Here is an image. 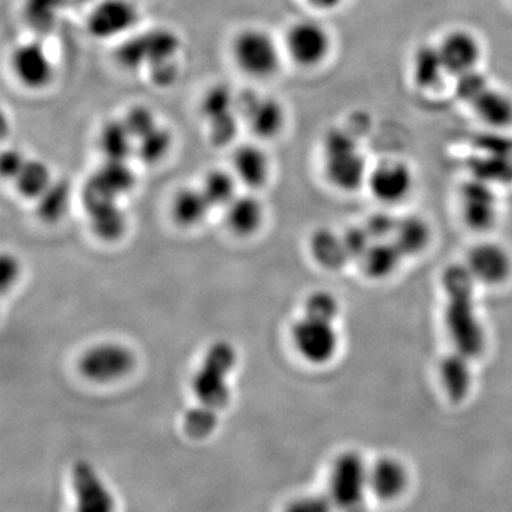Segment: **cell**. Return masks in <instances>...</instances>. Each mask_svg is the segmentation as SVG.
<instances>
[{
	"instance_id": "cell-16",
	"label": "cell",
	"mask_w": 512,
	"mask_h": 512,
	"mask_svg": "<svg viewBox=\"0 0 512 512\" xmlns=\"http://www.w3.org/2000/svg\"><path fill=\"white\" fill-rule=\"evenodd\" d=\"M467 268L477 282L485 285H500L510 278L511 256L497 244L477 245L468 256Z\"/></svg>"
},
{
	"instance_id": "cell-11",
	"label": "cell",
	"mask_w": 512,
	"mask_h": 512,
	"mask_svg": "<svg viewBox=\"0 0 512 512\" xmlns=\"http://www.w3.org/2000/svg\"><path fill=\"white\" fill-rule=\"evenodd\" d=\"M292 340L299 355L313 365L329 362L339 346L338 333L333 323L309 316L293 325Z\"/></svg>"
},
{
	"instance_id": "cell-35",
	"label": "cell",
	"mask_w": 512,
	"mask_h": 512,
	"mask_svg": "<svg viewBox=\"0 0 512 512\" xmlns=\"http://www.w3.org/2000/svg\"><path fill=\"white\" fill-rule=\"evenodd\" d=\"M70 204V185L66 181H53L45 194L37 200V214L43 221L53 224L66 214Z\"/></svg>"
},
{
	"instance_id": "cell-32",
	"label": "cell",
	"mask_w": 512,
	"mask_h": 512,
	"mask_svg": "<svg viewBox=\"0 0 512 512\" xmlns=\"http://www.w3.org/2000/svg\"><path fill=\"white\" fill-rule=\"evenodd\" d=\"M144 55H146V69L150 64L160 60L178 57L181 50L180 37L168 29H154L141 33Z\"/></svg>"
},
{
	"instance_id": "cell-38",
	"label": "cell",
	"mask_w": 512,
	"mask_h": 512,
	"mask_svg": "<svg viewBox=\"0 0 512 512\" xmlns=\"http://www.w3.org/2000/svg\"><path fill=\"white\" fill-rule=\"evenodd\" d=\"M217 409L201 404L188 410L184 416V430L191 439L202 440L217 427Z\"/></svg>"
},
{
	"instance_id": "cell-47",
	"label": "cell",
	"mask_w": 512,
	"mask_h": 512,
	"mask_svg": "<svg viewBox=\"0 0 512 512\" xmlns=\"http://www.w3.org/2000/svg\"><path fill=\"white\" fill-rule=\"evenodd\" d=\"M329 504L325 498H306V500L299 501L292 505L291 510L296 511H323L328 510Z\"/></svg>"
},
{
	"instance_id": "cell-21",
	"label": "cell",
	"mask_w": 512,
	"mask_h": 512,
	"mask_svg": "<svg viewBox=\"0 0 512 512\" xmlns=\"http://www.w3.org/2000/svg\"><path fill=\"white\" fill-rule=\"evenodd\" d=\"M448 77L439 46L421 45L414 52L412 60V79L421 90H437Z\"/></svg>"
},
{
	"instance_id": "cell-37",
	"label": "cell",
	"mask_w": 512,
	"mask_h": 512,
	"mask_svg": "<svg viewBox=\"0 0 512 512\" xmlns=\"http://www.w3.org/2000/svg\"><path fill=\"white\" fill-rule=\"evenodd\" d=\"M235 96L237 93L232 92L227 84H214L202 96L200 104L202 117L208 121L235 111Z\"/></svg>"
},
{
	"instance_id": "cell-10",
	"label": "cell",
	"mask_w": 512,
	"mask_h": 512,
	"mask_svg": "<svg viewBox=\"0 0 512 512\" xmlns=\"http://www.w3.org/2000/svg\"><path fill=\"white\" fill-rule=\"evenodd\" d=\"M474 178L494 185L512 183V141L507 137H490L478 141L470 160Z\"/></svg>"
},
{
	"instance_id": "cell-8",
	"label": "cell",
	"mask_w": 512,
	"mask_h": 512,
	"mask_svg": "<svg viewBox=\"0 0 512 512\" xmlns=\"http://www.w3.org/2000/svg\"><path fill=\"white\" fill-rule=\"evenodd\" d=\"M10 70L25 89L42 92L53 83L55 63L42 42L30 40L13 49Z\"/></svg>"
},
{
	"instance_id": "cell-43",
	"label": "cell",
	"mask_w": 512,
	"mask_h": 512,
	"mask_svg": "<svg viewBox=\"0 0 512 512\" xmlns=\"http://www.w3.org/2000/svg\"><path fill=\"white\" fill-rule=\"evenodd\" d=\"M343 241H345L350 259H357V261L363 258L367 249L373 244V239L370 238L369 232L366 231L365 227L349 229L343 235Z\"/></svg>"
},
{
	"instance_id": "cell-27",
	"label": "cell",
	"mask_w": 512,
	"mask_h": 512,
	"mask_svg": "<svg viewBox=\"0 0 512 512\" xmlns=\"http://www.w3.org/2000/svg\"><path fill=\"white\" fill-rule=\"evenodd\" d=\"M431 238V231L427 222L416 215L397 220L396 231L392 241L404 256L417 255L426 249Z\"/></svg>"
},
{
	"instance_id": "cell-19",
	"label": "cell",
	"mask_w": 512,
	"mask_h": 512,
	"mask_svg": "<svg viewBox=\"0 0 512 512\" xmlns=\"http://www.w3.org/2000/svg\"><path fill=\"white\" fill-rule=\"evenodd\" d=\"M468 107L494 130H507L512 126V96L493 83L488 84Z\"/></svg>"
},
{
	"instance_id": "cell-36",
	"label": "cell",
	"mask_w": 512,
	"mask_h": 512,
	"mask_svg": "<svg viewBox=\"0 0 512 512\" xmlns=\"http://www.w3.org/2000/svg\"><path fill=\"white\" fill-rule=\"evenodd\" d=\"M94 175L117 198L133 190L134 185H136V175H134L127 161L104 160V164Z\"/></svg>"
},
{
	"instance_id": "cell-31",
	"label": "cell",
	"mask_w": 512,
	"mask_h": 512,
	"mask_svg": "<svg viewBox=\"0 0 512 512\" xmlns=\"http://www.w3.org/2000/svg\"><path fill=\"white\" fill-rule=\"evenodd\" d=\"M238 183L232 171L215 168L204 175L201 190L212 207H227L237 197Z\"/></svg>"
},
{
	"instance_id": "cell-33",
	"label": "cell",
	"mask_w": 512,
	"mask_h": 512,
	"mask_svg": "<svg viewBox=\"0 0 512 512\" xmlns=\"http://www.w3.org/2000/svg\"><path fill=\"white\" fill-rule=\"evenodd\" d=\"M94 234L104 241H116L126 231V215L117 202L89 212Z\"/></svg>"
},
{
	"instance_id": "cell-20",
	"label": "cell",
	"mask_w": 512,
	"mask_h": 512,
	"mask_svg": "<svg viewBox=\"0 0 512 512\" xmlns=\"http://www.w3.org/2000/svg\"><path fill=\"white\" fill-rule=\"evenodd\" d=\"M409 484L407 470L394 458H382L369 468V490L382 500H394Z\"/></svg>"
},
{
	"instance_id": "cell-4",
	"label": "cell",
	"mask_w": 512,
	"mask_h": 512,
	"mask_svg": "<svg viewBox=\"0 0 512 512\" xmlns=\"http://www.w3.org/2000/svg\"><path fill=\"white\" fill-rule=\"evenodd\" d=\"M237 362V353L227 342H217L208 349L204 363L192 380L198 402L220 410L229 402L227 377Z\"/></svg>"
},
{
	"instance_id": "cell-9",
	"label": "cell",
	"mask_w": 512,
	"mask_h": 512,
	"mask_svg": "<svg viewBox=\"0 0 512 512\" xmlns=\"http://www.w3.org/2000/svg\"><path fill=\"white\" fill-rule=\"evenodd\" d=\"M140 20L133 0H100L90 10L86 28L99 40H113L130 35Z\"/></svg>"
},
{
	"instance_id": "cell-12",
	"label": "cell",
	"mask_w": 512,
	"mask_h": 512,
	"mask_svg": "<svg viewBox=\"0 0 512 512\" xmlns=\"http://www.w3.org/2000/svg\"><path fill=\"white\" fill-rule=\"evenodd\" d=\"M134 367L131 350L117 343H101L87 350L80 360V370L94 383H111L128 375Z\"/></svg>"
},
{
	"instance_id": "cell-3",
	"label": "cell",
	"mask_w": 512,
	"mask_h": 512,
	"mask_svg": "<svg viewBox=\"0 0 512 512\" xmlns=\"http://www.w3.org/2000/svg\"><path fill=\"white\" fill-rule=\"evenodd\" d=\"M231 53L238 70L252 79H271L281 69V46L271 33L261 28L238 32L232 40Z\"/></svg>"
},
{
	"instance_id": "cell-17",
	"label": "cell",
	"mask_w": 512,
	"mask_h": 512,
	"mask_svg": "<svg viewBox=\"0 0 512 512\" xmlns=\"http://www.w3.org/2000/svg\"><path fill=\"white\" fill-rule=\"evenodd\" d=\"M73 488L77 507L84 512H107L113 510V497L100 480L93 466L79 461L73 467Z\"/></svg>"
},
{
	"instance_id": "cell-13",
	"label": "cell",
	"mask_w": 512,
	"mask_h": 512,
	"mask_svg": "<svg viewBox=\"0 0 512 512\" xmlns=\"http://www.w3.org/2000/svg\"><path fill=\"white\" fill-rule=\"evenodd\" d=\"M366 184L377 200L397 204L412 194L414 174L402 160H384L369 170Z\"/></svg>"
},
{
	"instance_id": "cell-6",
	"label": "cell",
	"mask_w": 512,
	"mask_h": 512,
	"mask_svg": "<svg viewBox=\"0 0 512 512\" xmlns=\"http://www.w3.org/2000/svg\"><path fill=\"white\" fill-rule=\"evenodd\" d=\"M235 111L249 130L261 140H275L286 126L285 107L274 97L256 90H242L235 96Z\"/></svg>"
},
{
	"instance_id": "cell-39",
	"label": "cell",
	"mask_w": 512,
	"mask_h": 512,
	"mask_svg": "<svg viewBox=\"0 0 512 512\" xmlns=\"http://www.w3.org/2000/svg\"><path fill=\"white\" fill-rule=\"evenodd\" d=\"M207 123L208 137H210L212 146L222 148L229 146L237 138L241 119H239L237 111H231V113L208 120Z\"/></svg>"
},
{
	"instance_id": "cell-1",
	"label": "cell",
	"mask_w": 512,
	"mask_h": 512,
	"mask_svg": "<svg viewBox=\"0 0 512 512\" xmlns=\"http://www.w3.org/2000/svg\"><path fill=\"white\" fill-rule=\"evenodd\" d=\"M443 284L448 298L444 315L448 335L457 352L473 359L485 348L484 328L474 305L476 278L467 266L454 265L444 272Z\"/></svg>"
},
{
	"instance_id": "cell-14",
	"label": "cell",
	"mask_w": 512,
	"mask_h": 512,
	"mask_svg": "<svg viewBox=\"0 0 512 512\" xmlns=\"http://www.w3.org/2000/svg\"><path fill=\"white\" fill-rule=\"evenodd\" d=\"M448 77H460L480 66L483 45L473 32L457 29L448 32L437 43Z\"/></svg>"
},
{
	"instance_id": "cell-5",
	"label": "cell",
	"mask_w": 512,
	"mask_h": 512,
	"mask_svg": "<svg viewBox=\"0 0 512 512\" xmlns=\"http://www.w3.org/2000/svg\"><path fill=\"white\" fill-rule=\"evenodd\" d=\"M332 46V35L325 25L318 20L303 19L289 26L284 52L296 66L309 70L328 60Z\"/></svg>"
},
{
	"instance_id": "cell-15",
	"label": "cell",
	"mask_w": 512,
	"mask_h": 512,
	"mask_svg": "<svg viewBox=\"0 0 512 512\" xmlns=\"http://www.w3.org/2000/svg\"><path fill=\"white\" fill-rule=\"evenodd\" d=\"M461 210L468 227L485 231L497 220V195L494 185L471 178L461 188Z\"/></svg>"
},
{
	"instance_id": "cell-44",
	"label": "cell",
	"mask_w": 512,
	"mask_h": 512,
	"mask_svg": "<svg viewBox=\"0 0 512 512\" xmlns=\"http://www.w3.org/2000/svg\"><path fill=\"white\" fill-rule=\"evenodd\" d=\"M397 220L389 214H376L366 222L365 228L373 241L392 239L396 231Z\"/></svg>"
},
{
	"instance_id": "cell-46",
	"label": "cell",
	"mask_w": 512,
	"mask_h": 512,
	"mask_svg": "<svg viewBox=\"0 0 512 512\" xmlns=\"http://www.w3.org/2000/svg\"><path fill=\"white\" fill-rule=\"evenodd\" d=\"M19 275V264L12 255L5 254L0 259V285L3 291L16 281Z\"/></svg>"
},
{
	"instance_id": "cell-23",
	"label": "cell",
	"mask_w": 512,
	"mask_h": 512,
	"mask_svg": "<svg viewBox=\"0 0 512 512\" xmlns=\"http://www.w3.org/2000/svg\"><path fill=\"white\" fill-rule=\"evenodd\" d=\"M225 208L228 227L242 237L254 234L264 220V207L254 195H237Z\"/></svg>"
},
{
	"instance_id": "cell-40",
	"label": "cell",
	"mask_w": 512,
	"mask_h": 512,
	"mask_svg": "<svg viewBox=\"0 0 512 512\" xmlns=\"http://www.w3.org/2000/svg\"><path fill=\"white\" fill-rule=\"evenodd\" d=\"M123 121L136 143L141 137L147 136L154 128L160 126L153 110L150 107L143 106V104L130 107L127 113L124 114Z\"/></svg>"
},
{
	"instance_id": "cell-26",
	"label": "cell",
	"mask_w": 512,
	"mask_h": 512,
	"mask_svg": "<svg viewBox=\"0 0 512 512\" xmlns=\"http://www.w3.org/2000/svg\"><path fill=\"white\" fill-rule=\"evenodd\" d=\"M212 205L200 188H183L174 197L173 217L181 227H195L201 224Z\"/></svg>"
},
{
	"instance_id": "cell-18",
	"label": "cell",
	"mask_w": 512,
	"mask_h": 512,
	"mask_svg": "<svg viewBox=\"0 0 512 512\" xmlns=\"http://www.w3.org/2000/svg\"><path fill=\"white\" fill-rule=\"evenodd\" d=\"M232 173L239 183L251 190L264 187L271 174V161L264 148L256 144H242L232 153Z\"/></svg>"
},
{
	"instance_id": "cell-42",
	"label": "cell",
	"mask_w": 512,
	"mask_h": 512,
	"mask_svg": "<svg viewBox=\"0 0 512 512\" xmlns=\"http://www.w3.org/2000/svg\"><path fill=\"white\" fill-rule=\"evenodd\" d=\"M177 59L178 57H173V59L160 60V62L150 64L146 70L151 83L156 84L157 87L173 86L180 76V64Z\"/></svg>"
},
{
	"instance_id": "cell-2",
	"label": "cell",
	"mask_w": 512,
	"mask_h": 512,
	"mask_svg": "<svg viewBox=\"0 0 512 512\" xmlns=\"http://www.w3.org/2000/svg\"><path fill=\"white\" fill-rule=\"evenodd\" d=\"M322 151L323 171L333 187L355 191L366 184L369 168L353 134L343 128H332L323 138Z\"/></svg>"
},
{
	"instance_id": "cell-25",
	"label": "cell",
	"mask_w": 512,
	"mask_h": 512,
	"mask_svg": "<svg viewBox=\"0 0 512 512\" xmlns=\"http://www.w3.org/2000/svg\"><path fill=\"white\" fill-rule=\"evenodd\" d=\"M403 256L392 239H387V241H373L359 262H362L365 274L370 278L383 279L396 271Z\"/></svg>"
},
{
	"instance_id": "cell-30",
	"label": "cell",
	"mask_w": 512,
	"mask_h": 512,
	"mask_svg": "<svg viewBox=\"0 0 512 512\" xmlns=\"http://www.w3.org/2000/svg\"><path fill=\"white\" fill-rule=\"evenodd\" d=\"M66 0H25L23 18L37 35H47L56 29Z\"/></svg>"
},
{
	"instance_id": "cell-7",
	"label": "cell",
	"mask_w": 512,
	"mask_h": 512,
	"mask_svg": "<svg viewBox=\"0 0 512 512\" xmlns=\"http://www.w3.org/2000/svg\"><path fill=\"white\" fill-rule=\"evenodd\" d=\"M330 500L342 508L359 507L369 490V468L356 453L338 457L332 467L329 480Z\"/></svg>"
},
{
	"instance_id": "cell-22",
	"label": "cell",
	"mask_w": 512,
	"mask_h": 512,
	"mask_svg": "<svg viewBox=\"0 0 512 512\" xmlns=\"http://www.w3.org/2000/svg\"><path fill=\"white\" fill-rule=\"evenodd\" d=\"M440 379L447 396L454 402H461L470 393L473 383L470 357L460 352L451 353L440 363Z\"/></svg>"
},
{
	"instance_id": "cell-24",
	"label": "cell",
	"mask_w": 512,
	"mask_h": 512,
	"mask_svg": "<svg viewBox=\"0 0 512 512\" xmlns=\"http://www.w3.org/2000/svg\"><path fill=\"white\" fill-rule=\"evenodd\" d=\"M99 148L104 160L128 161V158L136 154V140L123 119L110 120L100 128Z\"/></svg>"
},
{
	"instance_id": "cell-48",
	"label": "cell",
	"mask_w": 512,
	"mask_h": 512,
	"mask_svg": "<svg viewBox=\"0 0 512 512\" xmlns=\"http://www.w3.org/2000/svg\"><path fill=\"white\" fill-rule=\"evenodd\" d=\"M311 8L320 10V12H330V10L339 9L345 3V0H305Z\"/></svg>"
},
{
	"instance_id": "cell-41",
	"label": "cell",
	"mask_w": 512,
	"mask_h": 512,
	"mask_svg": "<svg viewBox=\"0 0 512 512\" xmlns=\"http://www.w3.org/2000/svg\"><path fill=\"white\" fill-rule=\"evenodd\" d=\"M339 315V303L328 292L318 291L308 296L305 302V316L332 322Z\"/></svg>"
},
{
	"instance_id": "cell-34",
	"label": "cell",
	"mask_w": 512,
	"mask_h": 512,
	"mask_svg": "<svg viewBox=\"0 0 512 512\" xmlns=\"http://www.w3.org/2000/svg\"><path fill=\"white\" fill-rule=\"evenodd\" d=\"M173 148V134L168 128L158 126L136 143V156L144 164L154 165L163 161Z\"/></svg>"
},
{
	"instance_id": "cell-29",
	"label": "cell",
	"mask_w": 512,
	"mask_h": 512,
	"mask_svg": "<svg viewBox=\"0 0 512 512\" xmlns=\"http://www.w3.org/2000/svg\"><path fill=\"white\" fill-rule=\"evenodd\" d=\"M13 183L22 197L37 201L52 185L53 178L46 163L28 158Z\"/></svg>"
},
{
	"instance_id": "cell-45",
	"label": "cell",
	"mask_w": 512,
	"mask_h": 512,
	"mask_svg": "<svg viewBox=\"0 0 512 512\" xmlns=\"http://www.w3.org/2000/svg\"><path fill=\"white\" fill-rule=\"evenodd\" d=\"M26 160H28V157L22 151L16 150V148H9V150L3 151L2 161H0L3 177L15 180L16 175L22 170Z\"/></svg>"
},
{
	"instance_id": "cell-28",
	"label": "cell",
	"mask_w": 512,
	"mask_h": 512,
	"mask_svg": "<svg viewBox=\"0 0 512 512\" xmlns=\"http://www.w3.org/2000/svg\"><path fill=\"white\" fill-rule=\"evenodd\" d=\"M311 249L316 262L333 271L343 268L350 259L343 237L329 229H319L313 234Z\"/></svg>"
}]
</instances>
